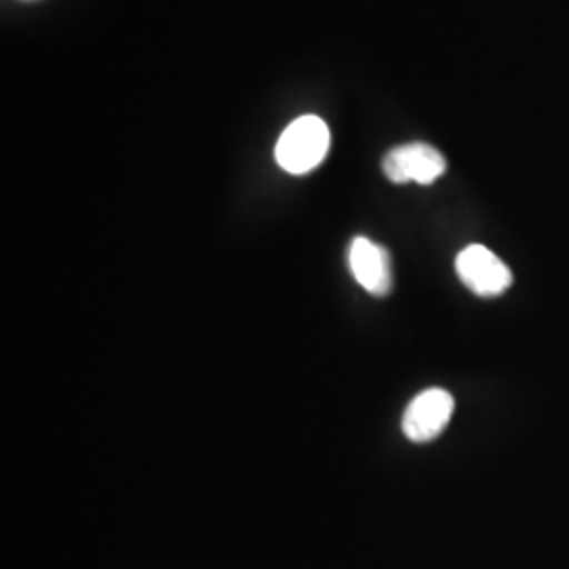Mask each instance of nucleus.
I'll return each instance as SVG.
<instances>
[{
    "label": "nucleus",
    "instance_id": "20e7f679",
    "mask_svg": "<svg viewBox=\"0 0 569 569\" xmlns=\"http://www.w3.org/2000/svg\"><path fill=\"white\" fill-rule=\"evenodd\" d=\"M453 397L443 388H428L420 392L403 413V432L413 443L435 441L453 416Z\"/></svg>",
    "mask_w": 569,
    "mask_h": 569
},
{
    "label": "nucleus",
    "instance_id": "39448f33",
    "mask_svg": "<svg viewBox=\"0 0 569 569\" xmlns=\"http://www.w3.org/2000/svg\"><path fill=\"white\" fill-rule=\"evenodd\" d=\"M348 264L357 283L367 293L376 298H385L392 289V264L390 256L382 244L373 243L366 237H357L350 243Z\"/></svg>",
    "mask_w": 569,
    "mask_h": 569
},
{
    "label": "nucleus",
    "instance_id": "f257e3e1",
    "mask_svg": "<svg viewBox=\"0 0 569 569\" xmlns=\"http://www.w3.org/2000/svg\"><path fill=\"white\" fill-rule=\"evenodd\" d=\"M331 133L323 119L305 114L291 122L274 148V159L281 169L293 176H305L326 161Z\"/></svg>",
    "mask_w": 569,
    "mask_h": 569
},
{
    "label": "nucleus",
    "instance_id": "f03ea898",
    "mask_svg": "<svg viewBox=\"0 0 569 569\" xmlns=\"http://www.w3.org/2000/svg\"><path fill=\"white\" fill-rule=\"evenodd\" d=\"M456 272L479 298H498L512 284V272L483 244H468L456 258Z\"/></svg>",
    "mask_w": 569,
    "mask_h": 569
},
{
    "label": "nucleus",
    "instance_id": "7ed1b4c3",
    "mask_svg": "<svg viewBox=\"0 0 569 569\" xmlns=\"http://www.w3.org/2000/svg\"><path fill=\"white\" fill-rule=\"evenodd\" d=\"M382 169L392 183L413 182L428 186L437 182L448 171V161L437 148L428 143L411 142L392 148L382 161Z\"/></svg>",
    "mask_w": 569,
    "mask_h": 569
}]
</instances>
